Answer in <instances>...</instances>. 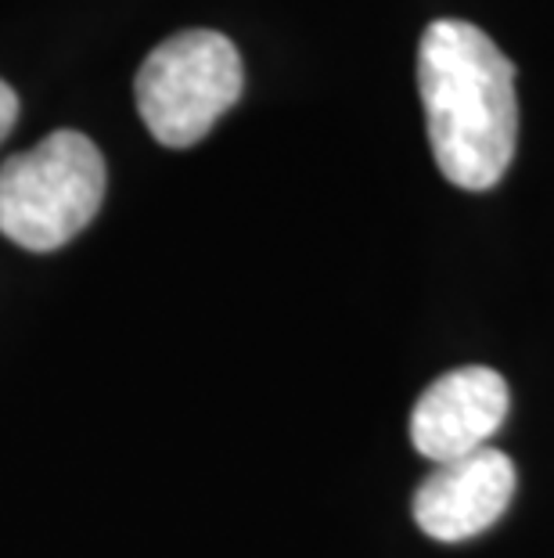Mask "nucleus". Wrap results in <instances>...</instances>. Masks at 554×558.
<instances>
[{
	"mask_svg": "<svg viewBox=\"0 0 554 558\" xmlns=\"http://www.w3.org/2000/svg\"><path fill=\"white\" fill-rule=\"evenodd\" d=\"M508 383L482 364L440 375L410 411V444L432 465L457 461L471 450L490 447L487 439L508 414Z\"/></svg>",
	"mask_w": 554,
	"mask_h": 558,
	"instance_id": "nucleus-4",
	"label": "nucleus"
},
{
	"mask_svg": "<svg viewBox=\"0 0 554 558\" xmlns=\"http://www.w3.org/2000/svg\"><path fill=\"white\" fill-rule=\"evenodd\" d=\"M242 54L217 29L167 37L137 69L134 98L162 148H192L242 98Z\"/></svg>",
	"mask_w": 554,
	"mask_h": 558,
	"instance_id": "nucleus-3",
	"label": "nucleus"
},
{
	"mask_svg": "<svg viewBox=\"0 0 554 558\" xmlns=\"http://www.w3.org/2000/svg\"><path fill=\"white\" fill-rule=\"evenodd\" d=\"M15 120H19V94L0 80V141L11 134Z\"/></svg>",
	"mask_w": 554,
	"mask_h": 558,
	"instance_id": "nucleus-6",
	"label": "nucleus"
},
{
	"mask_svg": "<svg viewBox=\"0 0 554 558\" xmlns=\"http://www.w3.org/2000/svg\"><path fill=\"white\" fill-rule=\"evenodd\" d=\"M418 90L440 173L465 192L501 184L515 159V65L479 26L435 19L418 44Z\"/></svg>",
	"mask_w": 554,
	"mask_h": 558,
	"instance_id": "nucleus-1",
	"label": "nucleus"
},
{
	"mask_svg": "<svg viewBox=\"0 0 554 558\" xmlns=\"http://www.w3.org/2000/svg\"><path fill=\"white\" fill-rule=\"evenodd\" d=\"M109 170L79 130H54L0 166V234L29 253H54L98 217Z\"/></svg>",
	"mask_w": 554,
	"mask_h": 558,
	"instance_id": "nucleus-2",
	"label": "nucleus"
},
{
	"mask_svg": "<svg viewBox=\"0 0 554 558\" xmlns=\"http://www.w3.org/2000/svg\"><path fill=\"white\" fill-rule=\"evenodd\" d=\"M515 497V465L497 447H482L435 465L415 490V522L432 541L457 544L479 537Z\"/></svg>",
	"mask_w": 554,
	"mask_h": 558,
	"instance_id": "nucleus-5",
	"label": "nucleus"
}]
</instances>
